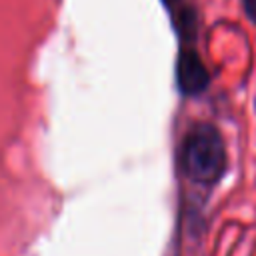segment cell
Wrapping results in <instances>:
<instances>
[{"mask_svg": "<svg viewBox=\"0 0 256 256\" xmlns=\"http://www.w3.org/2000/svg\"><path fill=\"white\" fill-rule=\"evenodd\" d=\"M180 166L188 180L200 186L216 184L226 170V146L216 126L194 124L180 148Z\"/></svg>", "mask_w": 256, "mask_h": 256, "instance_id": "1", "label": "cell"}, {"mask_svg": "<svg viewBox=\"0 0 256 256\" xmlns=\"http://www.w3.org/2000/svg\"><path fill=\"white\" fill-rule=\"evenodd\" d=\"M162 2H164V6L174 14V18L186 8V6H182V0H162Z\"/></svg>", "mask_w": 256, "mask_h": 256, "instance_id": "4", "label": "cell"}, {"mask_svg": "<svg viewBox=\"0 0 256 256\" xmlns=\"http://www.w3.org/2000/svg\"><path fill=\"white\" fill-rule=\"evenodd\" d=\"M242 8H244L246 18L256 24V0H242Z\"/></svg>", "mask_w": 256, "mask_h": 256, "instance_id": "3", "label": "cell"}, {"mask_svg": "<svg viewBox=\"0 0 256 256\" xmlns=\"http://www.w3.org/2000/svg\"><path fill=\"white\" fill-rule=\"evenodd\" d=\"M176 84L184 96H198L210 84V74L192 46H182L176 58Z\"/></svg>", "mask_w": 256, "mask_h": 256, "instance_id": "2", "label": "cell"}]
</instances>
